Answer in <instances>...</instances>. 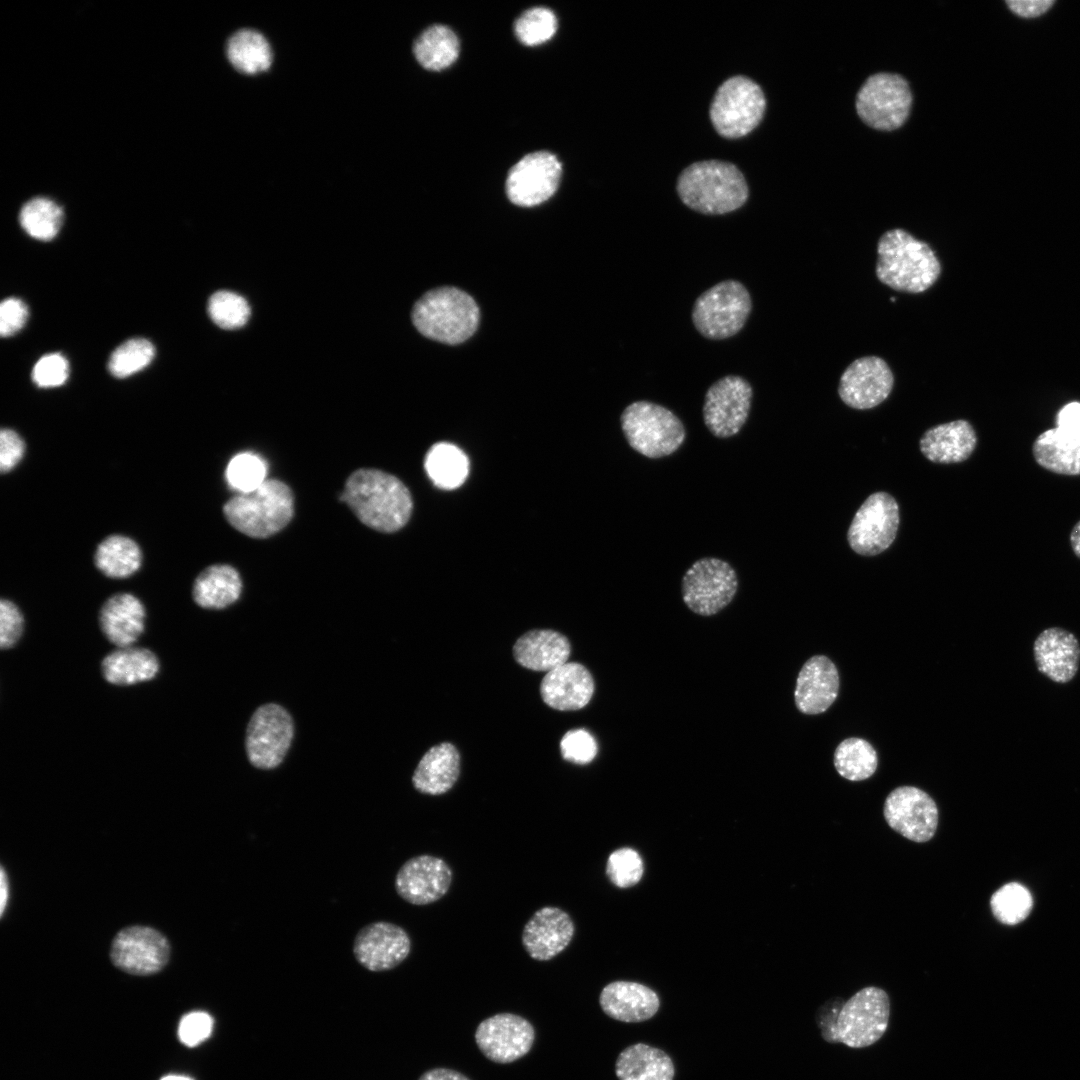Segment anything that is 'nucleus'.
Returning a JSON list of instances; mask_svg holds the SVG:
<instances>
[{"label": "nucleus", "mask_w": 1080, "mask_h": 1080, "mask_svg": "<svg viewBox=\"0 0 1080 1080\" xmlns=\"http://www.w3.org/2000/svg\"><path fill=\"white\" fill-rule=\"evenodd\" d=\"M340 498L363 524L385 533L405 526L413 508L410 492L401 480L372 468L354 471Z\"/></svg>", "instance_id": "nucleus-1"}, {"label": "nucleus", "mask_w": 1080, "mask_h": 1080, "mask_svg": "<svg viewBox=\"0 0 1080 1080\" xmlns=\"http://www.w3.org/2000/svg\"><path fill=\"white\" fill-rule=\"evenodd\" d=\"M877 255V278L898 292L922 293L941 274V263L931 246L903 229L885 232L878 241Z\"/></svg>", "instance_id": "nucleus-2"}, {"label": "nucleus", "mask_w": 1080, "mask_h": 1080, "mask_svg": "<svg viewBox=\"0 0 1080 1080\" xmlns=\"http://www.w3.org/2000/svg\"><path fill=\"white\" fill-rule=\"evenodd\" d=\"M680 200L690 209L706 215H722L742 207L749 190L742 172L721 160L695 162L685 168L677 181Z\"/></svg>", "instance_id": "nucleus-3"}, {"label": "nucleus", "mask_w": 1080, "mask_h": 1080, "mask_svg": "<svg viewBox=\"0 0 1080 1080\" xmlns=\"http://www.w3.org/2000/svg\"><path fill=\"white\" fill-rule=\"evenodd\" d=\"M412 321L425 337L455 345L476 331L479 309L474 299L454 287H441L424 294L414 305Z\"/></svg>", "instance_id": "nucleus-4"}, {"label": "nucleus", "mask_w": 1080, "mask_h": 1080, "mask_svg": "<svg viewBox=\"0 0 1080 1080\" xmlns=\"http://www.w3.org/2000/svg\"><path fill=\"white\" fill-rule=\"evenodd\" d=\"M229 524L251 538L263 539L282 530L294 514V495L277 479H268L256 489L239 493L223 507Z\"/></svg>", "instance_id": "nucleus-5"}, {"label": "nucleus", "mask_w": 1080, "mask_h": 1080, "mask_svg": "<svg viewBox=\"0 0 1080 1080\" xmlns=\"http://www.w3.org/2000/svg\"><path fill=\"white\" fill-rule=\"evenodd\" d=\"M620 421L630 447L648 458L671 455L686 437L683 423L671 410L649 401L629 404Z\"/></svg>", "instance_id": "nucleus-6"}, {"label": "nucleus", "mask_w": 1080, "mask_h": 1080, "mask_svg": "<svg viewBox=\"0 0 1080 1080\" xmlns=\"http://www.w3.org/2000/svg\"><path fill=\"white\" fill-rule=\"evenodd\" d=\"M752 311L747 288L737 280L721 281L694 302L692 322L705 338L723 340L742 330Z\"/></svg>", "instance_id": "nucleus-7"}, {"label": "nucleus", "mask_w": 1080, "mask_h": 1080, "mask_svg": "<svg viewBox=\"0 0 1080 1080\" xmlns=\"http://www.w3.org/2000/svg\"><path fill=\"white\" fill-rule=\"evenodd\" d=\"M766 108L760 86L742 75L725 80L717 89L710 107V118L722 137L746 136L761 122Z\"/></svg>", "instance_id": "nucleus-8"}, {"label": "nucleus", "mask_w": 1080, "mask_h": 1080, "mask_svg": "<svg viewBox=\"0 0 1080 1080\" xmlns=\"http://www.w3.org/2000/svg\"><path fill=\"white\" fill-rule=\"evenodd\" d=\"M890 1015L888 994L875 986L864 987L845 1001L838 1014L834 1043L864 1048L885 1033Z\"/></svg>", "instance_id": "nucleus-9"}, {"label": "nucleus", "mask_w": 1080, "mask_h": 1080, "mask_svg": "<svg viewBox=\"0 0 1080 1080\" xmlns=\"http://www.w3.org/2000/svg\"><path fill=\"white\" fill-rule=\"evenodd\" d=\"M912 104L909 84L899 74L879 72L869 76L859 89L856 110L868 126L878 130L899 128Z\"/></svg>", "instance_id": "nucleus-10"}, {"label": "nucleus", "mask_w": 1080, "mask_h": 1080, "mask_svg": "<svg viewBox=\"0 0 1080 1080\" xmlns=\"http://www.w3.org/2000/svg\"><path fill=\"white\" fill-rule=\"evenodd\" d=\"M738 579L733 567L718 558H702L685 572L682 598L686 606L701 616H711L725 608L736 595Z\"/></svg>", "instance_id": "nucleus-11"}, {"label": "nucleus", "mask_w": 1080, "mask_h": 1080, "mask_svg": "<svg viewBox=\"0 0 1080 1080\" xmlns=\"http://www.w3.org/2000/svg\"><path fill=\"white\" fill-rule=\"evenodd\" d=\"M293 737V718L283 706H259L246 729L245 750L250 764L264 770L276 768L283 762Z\"/></svg>", "instance_id": "nucleus-12"}, {"label": "nucleus", "mask_w": 1080, "mask_h": 1080, "mask_svg": "<svg viewBox=\"0 0 1080 1080\" xmlns=\"http://www.w3.org/2000/svg\"><path fill=\"white\" fill-rule=\"evenodd\" d=\"M899 526V506L886 492L871 494L855 513L847 533L851 549L875 556L888 549Z\"/></svg>", "instance_id": "nucleus-13"}, {"label": "nucleus", "mask_w": 1080, "mask_h": 1080, "mask_svg": "<svg viewBox=\"0 0 1080 1080\" xmlns=\"http://www.w3.org/2000/svg\"><path fill=\"white\" fill-rule=\"evenodd\" d=\"M753 397L751 384L739 375H727L707 390L703 420L718 438L736 435L748 419Z\"/></svg>", "instance_id": "nucleus-14"}, {"label": "nucleus", "mask_w": 1080, "mask_h": 1080, "mask_svg": "<svg viewBox=\"0 0 1080 1080\" xmlns=\"http://www.w3.org/2000/svg\"><path fill=\"white\" fill-rule=\"evenodd\" d=\"M883 814L894 831L917 843L929 841L938 826L935 801L914 786H900L891 791L885 800Z\"/></svg>", "instance_id": "nucleus-15"}, {"label": "nucleus", "mask_w": 1080, "mask_h": 1080, "mask_svg": "<svg viewBox=\"0 0 1080 1080\" xmlns=\"http://www.w3.org/2000/svg\"><path fill=\"white\" fill-rule=\"evenodd\" d=\"M561 171L560 162L550 152L526 155L508 173L506 193L509 200L522 207L543 203L557 190Z\"/></svg>", "instance_id": "nucleus-16"}, {"label": "nucleus", "mask_w": 1080, "mask_h": 1080, "mask_svg": "<svg viewBox=\"0 0 1080 1080\" xmlns=\"http://www.w3.org/2000/svg\"><path fill=\"white\" fill-rule=\"evenodd\" d=\"M535 1031L525 1018L499 1013L484 1019L475 1031V1041L489 1060L506 1064L525 1056L531 1049Z\"/></svg>", "instance_id": "nucleus-17"}, {"label": "nucleus", "mask_w": 1080, "mask_h": 1080, "mask_svg": "<svg viewBox=\"0 0 1080 1080\" xmlns=\"http://www.w3.org/2000/svg\"><path fill=\"white\" fill-rule=\"evenodd\" d=\"M894 375L878 356L854 360L840 377L838 394L849 407L871 409L882 403L892 391Z\"/></svg>", "instance_id": "nucleus-18"}, {"label": "nucleus", "mask_w": 1080, "mask_h": 1080, "mask_svg": "<svg viewBox=\"0 0 1080 1080\" xmlns=\"http://www.w3.org/2000/svg\"><path fill=\"white\" fill-rule=\"evenodd\" d=\"M169 943L157 930L133 926L121 930L113 940V963L130 974L149 975L161 970L169 958Z\"/></svg>", "instance_id": "nucleus-19"}, {"label": "nucleus", "mask_w": 1080, "mask_h": 1080, "mask_svg": "<svg viewBox=\"0 0 1080 1080\" xmlns=\"http://www.w3.org/2000/svg\"><path fill=\"white\" fill-rule=\"evenodd\" d=\"M411 950L408 933L400 926L378 921L361 928L353 942V954L372 972L387 971L402 963Z\"/></svg>", "instance_id": "nucleus-20"}, {"label": "nucleus", "mask_w": 1080, "mask_h": 1080, "mask_svg": "<svg viewBox=\"0 0 1080 1080\" xmlns=\"http://www.w3.org/2000/svg\"><path fill=\"white\" fill-rule=\"evenodd\" d=\"M452 870L441 858L423 854L408 859L395 877L397 894L413 905H428L441 899L452 883Z\"/></svg>", "instance_id": "nucleus-21"}, {"label": "nucleus", "mask_w": 1080, "mask_h": 1080, "mask_svg": "<svg viewBox=\"0 0 1080 1080\" xmlns=\"http://www.w3.org/2000/svg\"><path fill=\"white\" fill-rule=\"evenodd\" d=\"M574 933V922L566 911L545 906L535 911L526 922L521 941L532 959L548 961L569 946Z\"/></svg>", "instance_id": "nucleus-22"}, {"label": "nucleus", "mask_w": 1080, "mask_h": 1080, "mask_svg": "<svg viewBox=\"0 0 1080 1080\" xmlns=\"http://www.w3.org/2000/svg\"><path fill=\"white\" fill-rule=\"evenodd\" d=\"M839 684L835 664L824 655L812 656L804 663L796 680V707L808 715L825 712L836 700Z\"/></svg>", "instance_id": "nucleus-23"}, {"label": "nucleus", "mask_w": 1080, "mask_h": 1080, "mask_svg": "<svg viewBox=\"0 0 1080 1080\" xmlns=\"http://www.w3.org/2000/svg\"><path fill=\"white\" fill-rule=\"evenodd\" d=\"M594 693V680L582 664L567 662L547 672L540 684L545 704L560 711H575L586 706Z\"/></svg>", "instance_id": "nucleus-24"}, {"label": "nucleus", "mask_w": 1080, "mask_h": 1080, "mask_svg": "<svg viewBox=\"0 0 1080 1080\" xmlns=\"http://www.w3.org/2000/svg\"><path fill=\"white\" fill-rule=\"evenodd\" d=\"M1033 652L1038 670L1050 680L1067 683L1075 677L1080 645L1071 632L1059 627L1045 629L1035 639Z\"/></svg>", "instance_id": "nucleus-25"}, {"label": "nucleus", "mask_w": 1080, "mask_h": 1080, "mask_svg": "<svg viewBox=\"0 0 1080 1080\" xmlns=\"http://www.w3.org/2000/svg\"><path fill=\"white\" fill-rule=\"evenodd\" d=\"M603 1012L612 1019L639 1023L652 1018L659 1010L657 993L640 983L614 981L607 984L599 996Z\"/></svg>", "instance_id": "nucleus-26"}, {"label": "nucleus", "mask_w": 1080, "mask_h": 1080, "mask_svg": "<svg viewBox=\"0 0 1080 1080\" xmlns=\"http://www.w3.org/2000/svg\"><path fill=\"white\" fill-rule=\"evenodd\" d=\"M919 444L921 453L931 462L960 463L973 453L977 436L967 420L959 419L928 429Z\"/></svg>", "instance_id": "nucleus-27"}, {"label": "nucleus", "mask_w": 1080, "mask_h": 1080, "mask_svg": "<svg viewBox=\"0 0 1080 1080\" xmlns=\"http://www.w3.org/2000/svg\"><path fill=\"white\" fill-rule=\"evenodd\" d=\"M145 608L133 594L118 593L106 600L99 613L104 636L117 648L131 646L144 631Z\"/></svg>", "instance_id": "nucleus-28"}, {"label": "nucleus", "mask_w": 1080, "mask_h": 1080, "mask_svg": "<svg viewBox=\"0 0 1080 1080\" xmlns=\"http://www.w3.org/2000/svg\"><path fill=\"white\" fill-rule=\"evenodd\" d=\"M570 650L568 639L561 633L553 630H531L515 642L513 655L521 666L547 673L567 663Z\"/></svg>", "instance_id": "nucleus-29"}, {"label": "nucleus", "mask_w": 1080, "mask_h": 1080, "mask_svg": "<svg viewBox=\"0 0 1080 1080\" xmlns=\"http://www.w3.org/2000/svg\"><path fill=\"white\" fill-rule=\"evenodd\" d=\"M459 774V752L453 744L444 742L423 755L413 773L412 784L420 793L441 795L453 787Z\"/></svg>", "instance_id": "nucleus-30"}, {"label": "nucleus", "mask_w": 1080, "mask_h": 1080, "mask_svg": "<svg viewBox=\"0 0 1080 1080\" xmlns=\"http://www.w3.org/2000/svg\"><path fill=\"white\" fill-rule=\"evenodd\" d=\"M1032 453L1037 464L1050 472L1080 475V431L1048 429L1035 439Z\"/></svg>", "instance_id": "nucleus-31"}, {"label": "nucleus", "mask_w": 1080, "mask_h": 1080, "mask_svg": "<svg viewBox=\"0 0 1080 1080\" xmlns=\"http://www.w3.org/2000/svg\"><path fill=\"white\" fill-rule=\"evenodd\" d=\"M101 670L111 684L133 685L153 679L159 671V661L149 649L121 647L106 655Z\"/></svg>", "instance_id": "nucleus-32"}, {"label": "nucleus", "mask_w": 1080, "mask_h": 1080, "mask_svg": "<svg viewBox=\"0 0 1080 1080\" xmlns=\"http://www.w3.org/2000/svg\"><path fill=\"white\" fill-rule=\"evenodd\" d=\"M241 591L242 580L238 571L227 564H214L196 577L192 596L202 608L224 609L239 599Z\"/></svg>", "instance_id": "nucleus-33"}, {"label": "nucleus", "mask_w": 1080, "mask_h": 1080, "mask_svg": "<svg viewBox=\"0 0 1080 1080\" xmlns=\"http://www.w3.org/2000/svg\"><path fill=\"white\" fill-rule=\"evenodd\" d=\"M615 1073L619 1080H673L675 1068L663 1050L636 1043L619 1054Z\"/></svg>", "instance_id": "nucleus-34"}, {"label": "nucleus", "mask_w": 1080, "mask_h": 1080, "mask_svg": "<svg viewBox=\"0 0 1080 1080\" xmlns=\"http://www.w3.org/2000/svg\"><path fill=\"white\" fill-rule=\"evenodd\" d=\"M226 55L232 66L245 74L266 71L272 63V51L266 38L252 29H241L228 39Z\"/></svg>", "instance_id": "nucleus-35"}, {"label": "nucleus", "mask_w": 1080, "mask_h": 1080, "mask_svg": "<svg viewBox=\"0 0 1080 1080\" xmlns=\"http://www.w3.org/2000/svg\"><path fill=\"white\" fill-rule=\"evenodd\" d=\"M96 567L110 578H126L133 575L142 564L139 545L124 535H110L97 547Z\"/></svg>", "instance_id": "nucleus-36"}, {"label": "nucleus", "mask_w": 1080, "mask_h": 1080, "mask_svg": "<svg viewBox=\"0 0 1080 1080\" xmlns=\"http://www.w3.org/2000/svg\"><path fill=\"white\" fill-rule=\"evenodd\" d=\"M425 470L431 481L442 489H455L463 484L469 471V461L457 446L441 442L433 445L425 458Z\"/></svg>", "instance_id": "nucleus-37"}, {"label": "nucleus", "mask_w": 1080, "mask_h": 1080, "mask_svg": "<svg viewBox=\"0 0 1080 1080\" xmlns=\"http://www.w3.org/2000/svg\"><path fill=\"white\" fill-rule=\"evenodd\" d=\"M413 51L424 68L438 71L450 66L457 59L459 41L450 28L433 25L416 39Z\"/></svg>", "instance_id": "nucleus-38"}, {"label": "nucleus", "mask_w": 1080, "mask_h": 1080, "mask_svg": "<svg viewBox=\"0 0 1080 1080\" xmlns=\"http://www.w3.org/2000/svg\"><path fill=\"white\" fill-rule=\"evenodd\" d=\"M877 765V753L865 739L850 737L835 749L834 766L840 776L850 781H862L871 777Z\"/></svg>", "instance_id": "nucleus-39"}, {"label": "nucleus", "mask_w": 1080, "mask_h": 1080, "mask_svg": "<svg viewBox=\"0 0 1080 1080\" xmlns=\"http://www.w3.org/2000/svg\"><path fill=\"white\" fill-rule=\"evenodd\" d=\"M62 208L53 200L36 197L27 201L20 210L19 222L31 237L48 241L53 239L61 227Z\"/></svg>", "instance_id": "nucleus-40"}, {"label": "nucleus", "mask_w": 1080, "mask_h": 1080, "mask_svg": "<svg viewBox=\"0 0 1080 1080\" xmlns=\"http://www.w3.org/2000/svg\"><path fill=\"white\" fill-rule=\"evenodd\" d=\"M990 907L994 917L1000 923L1015 925L1025 920L1030 914L1033 898L1025 886L1010 882L993 893Z\"/></svg>", "instance_id": "nucleus-41"}, {"label": "nucleus", "mask_w": 1080, "mask_h": 1080, "mask_svg": "<svg viewBox=\"0 0 1080 1080\" xmlns=\"http://www.w3.org/2000/svg\"><path fill=\"white\" fill-rule=\"evenodd\" d=\"M154 354L155 349L150 341L144 338H133L113 351L108 362V369L115 377H128L148 366Z\"/></svg>", "instance_id": "nucleus-42"}, {"label": "nucleus", "mask_w": 1080, "mask_h": 1080, "mask_svg": "<svg viewBox=\"0 0 1080 1080\" xmlns=\"http://www.w3.org/2000/svg\"><path fill=\"white\" fill-rule=\"evenodd\" d=\"M267 465L258 455L243 452L235 455L226 468V480L239 493L250 492L266 481Z\"/></svg>", "instance_id": "nucleus-43"}, {"label": "nucleus", "mask_w": 1080, "mask_h": 1080, "mask_svg": "<svg viewBox=\"0 0 1080 1080\" xmlns=\"http://www.w3.org/2000/svg\"><path fill=\"white\" fill-rule=\"evenodd\" d=\"M208 313L212 321L223 329L244 326L250 316V307L240 295L231 291H217L208 301Z\"/></svg>", "instance_id": "nucleus-44"}, {"label": "nucleus", "mask_w": 1080, "mask_h": 1080, "mask_svg": "<svg viewBox=\"0 0 1080 1080\" xmlns=\"http://www.w3.org/2000/svg\"><path fill=\"white\" fill-rule=\"evenodd\" d=\"M515 34L525 45L535 46L549 40L557 30L554 13L544 7L525 11L515 22Z\"/></svg>", "instance_id": "nucleus-45"}, {"label": "nucleus", "mask_w": 1080, "mask_h": 1080, "mask_svg": "<svg viewBox=\"0 0 1080 1080\" xmlns=\"http://www.w3.org/2000/svg\"><path fill=\"white\" fill-rule=\"evenodd\" d=\"M606 874L609 880L619 888H627L639 882L643 874V863L639 854L631 848H620L612 852L607 860Z\"/></svg>", "instance_id": "nucleus-46"}, {"label": "nucleus", "mask_w": 1080, "mask_h": 1080, "mask_svg": "<svg viewBox=\"0 0 1080 1080\" xmlns=\"http://www.w3.org/2000/svg\"><path fill=\"white\" fill-rule=\"evenodd\" d=\"M562 757L575 764L590 763L596 756L598 747L594 737L584 729L570 730L560 742Z\"/></svg>", "instance_id": "nucleus-47"}, {"label": "nucleus", "mask_w": 1080, "mask_h": 1080, "mask_svg": "<svg viewBox=\"0 0 1080 1080\" xmlns=\"http://www.w3.org/2000/svg\"><path fill=\"white\" fill-rule=\"evenodd\" d=\"M68 375V362L59 353H51L41 357L32 371L34 383L41 388L60 386L67 380Z\"/></svg>", "instance_id": "nucleus-48"}, {"label": "nucleus", "mask_w": 1080, "mask_h": 1080, "mask_svg": "<svg viewBox=\"0 0 1080 1080\" xmlns=\"http://www.w3.org/2000/svg\"><path fill=\"white\" fill-rule=\"evenodd\" d=\"M213 1019L203 1011H194L186 1014L179 1023L178 1036L180 1041L189 1047H194L206 1040L212 1032Z\"/></svg>", "instance_id": "nucleus-49"}, {"label": "nucleus", "mask_w": 1080, "mask_h": 1080, "mask_svg": "<svg viewBox=\"0 0 1080 1080\" xmlns=\"http://www.w3.org/2000/svg\"><path fill=\"white\" fill-rule=\"evenodd\" d=\"M24 619L19 608L10 600L0 601V646L11 648L23 632Z\"/></svg>", "instance_id": "nucleus-50"}, {"label": "nucleus", "mask_w": 1080, "mask_h": 1080, "mask_svg": "<svg viewBox=\"0 0 1080 1080\" xmlns=\"http://www.w3.org/2000/svg\"><path fill=\"white\" fill-rule=\"evenodd\" d=\"M25 453V443L14 430L3 428L0 432V470L7 473L14 469Z\"/></svg>", "instance_id": "nucleus-51"}, {"label": "nucleus", "mask_w": 1080, "mask_h": 1080, "mask_svg": "<svg viewBox=\"0 0 1080 1080\" xmlns=\"http://www.w3.org/2000/svg\"><path fill=\"white\" fill-rule=\"evenodd\" d=\"M28 310L23 301L10 297L0 305V333L3 337L18 332L25 324Z\"/></svg>", "instance_id": "nucleus-52"}, {"label": "nucleus", "mask_w": 1080, "mask_h": 1080, "mask_svg": "<svg viewBox=\"0 0 1080 1080\" xmlns=\"http://www.w3.org/2000/svg\"><path fill=\"white\" fill-rule=\"evenodd\" d=\"M1054 3V0L1006 1L1007 6L1014 14L1025 18L1037 17L1046 13Z\"/></svg>", "instance_id": "nucleus-53"}, {"label": "nucleus", "mask_w": 1080, "mask_h": 1080, "mask_svg": "<svg viewBox=\"0 0 1080 1080\" xmlns=\"http://www.w3.org/2000/svg\"><path fill=\"white\" fill-rule=\"evenodd\" d=\"M1056 424L1065 431H1080V402L1064 405L1057 413Z\"/></svg>", "instance_id": "nucleus-54"}, {"label": "nucleus", "mask_w": 1080, "mask_h": 1080, "mask_svg": "<svg viewBox=\"0 0 1080 1080\" xmlns=\"http://www.w3.org/2000/svg\"><path fill=\"white\" fill-rule=\"evenodd\" d=\"M418 1080H470L464 1074L448 1069L434 1068L424 1072Z\"/></svg>", "instance_id": "nucleus-55"}, {"label": "nucleus", "mask_w": 1080, "mask_h": 1080, "mask_svg": "<svg viewBox=\"0 0 1080 1080\" xmlns=\"http://www.w3.org/2000/svg\"><path fill=\"white\" fill-rule=\"evenodd\" d=\"M0 883H1V886H0L1 887L0 888V890H1V901H0L1 909H0V912H1V916H2L4 911H5V907H6V904H7V901H8V895H9L8 881H7V877H6V874H5V871H4L3 868L1 869Z\"/></svg>", "instance_id": "nucleus-56"}, {"label": "nucleus", "mask_w": 1080, "mask_h": 1080, "mask_svg": "<svg viewBox=\"0 0 1080 1080\" xmlns=\"http://www.w3.org/2000/svg\"><path fill=\"white\" fill-rule=\"evenodd\" d=\"M1070 543L1073 552L1080 558V520L1074 525L1071 531Z\"/></svg>", "instance_id": "nucleus-57"}, {"label": "nucleus", "mask_w": 1080, "mask_h": 1080, "mask_svg": "<svg viewBox=\"0 0 1080 1080\" xmlns=\"http://www.w3.org/2000/svg\"><path fill=\"white\" fill-rule=\"evenodd\" d=\"M161 1080H193V1079H191V1078H189L187 1076H183V1075H167V1076L163 1077Z\"/></svg>", "instance_id": "nucleus-58"}]
</instances>
